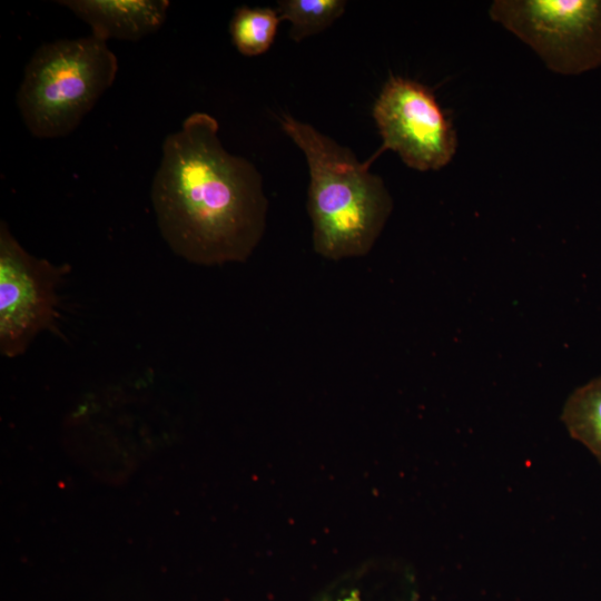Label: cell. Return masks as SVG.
Returning <instances> with one entry per match:
<instances>
[{"label":"cell","instance_id":"cell-1","mask_svg":"<svg viewBox=\"0 0 601 601\" xmlns=\"http://www.w3.org/2000/svg\"><path fill=\"white\" fill-rule=\"evenodd\" d=\"M218 122L194 112L168 135L151 185L159 231L189 263H243L266 229L268 200L254 164L225 150Z\"/></svg>","mask_w":601,"mask_h":601},{"label":"cell","instance_id":"cell-2","mask_svg":"<svg viewBox=\"0 0 601 601\" xmlns=\"http://www.w3.org/2000/svg\"><path fill=\"white\" fill-rule=\"evenodd\" d=\"M280 126L307 161V211L315 253L331 260L367 255L393 209L383 179L349 148L312 125L284 115Z\"/></svg>","mask_w":601,"mask_h":601},{"label":"cell","instance_id":"cell-3","mask_svg":"<svg viewBox=\"0 0 601 601\" xmlns=\"http://www.w3.org/2000/svg\"><path fill=\"white\" fill-rule=\"evenodd\" d=\"M116 55L95 36L62 39L39 47L26 66L17 105L37 138L72 132L111 87Z\"/></svg>","mask_w":601,"mask_h":601},{"label":"cell","instance_id":"cell-4","mask_svg":"<svg viewBox=\"0 0 601 601\" xmlns=\"http://www.w3.org/2000/svg\"><path fill=\"white\" fill-rule=\"evenodd\" d=\"M491 19L561 75L601 66V0H495Z\"/></svg>","mask_w":601,"mask_h":601},{"label":"cell","instance_id":"cell-5","mask_svg":"<svg viewBox=\"0 0 601 601\" xmlns=\"http://www.w3.org/2000/svg\"><path fill=\"white\" fill-rule=\"evenodd\" d=\"M373 117L383 144L365 161L368 167L391 149L413 169L439 170L456 152L457 135L452 118L434 92L418 81L391 76L374 104Z\"/></svg>","mask_w":601,"mask_h":601},{"label":"cell","instance_id":"cell-6","mask_svg":"<svg viewBox=\"0 0 601 601\" xmlns=\"http://www.w3.org/2000/svg\"><path fill=\"white\" fill-rule=\"evenodd\" d=\"M67 266L29 254L0 224V353L22 355L42 331L56 327L57 287Z\"/></svg>","mask_w":601,"mask_h":601},{"label":"cell","instance_id":"cell-7","mask_svg":"<svg viewBox=\"0 0 601 601\" xmlns=\"http://www.w3.org/2000/svg\"><path fill=\"white\" fill-rule=\"evenodd\" d=\"M59 4L88 23L92 36L137 41L156 32L165 22L167 0H65Z\"/></svg>","mask_w":601,"mask_h":601},{"label":"cell","instance_id":"cell-8","mask_svg":"<svg viewBox=\"0 0 601 601\" xmlns=\"http://www.w3.org/2000/svg\"><path fill=\"white\" fill-rule=\"evenodd\" d=\"M316 601H415L413 577L400 561L370 559L334 580Z\"/></svg>","mask_w":601,"mask_h":601},{"label":"cell","instance_id":"cell-9","mask_svg":"<svg viewBox=\"0 0 601 601\" xmlns=\"http://www.w3.org/2000/svg\"><path fill=\"white\" fill-rule=\"evenodd\" d=\"M561 420L569 434L601 464V376L572 392L563 406Z\"/></svg>","mask_w":601,"mask_h":601},{"label":"cell","instance_id":"cell-10","mask_svg":"<svg viewBox=\"0 0 601 601\" xmlns=\"http://www.w3.org/2000/svg\"><path fill=\"white\" fill-rule=\"evenodd\" d=\"M280 21L277 10L272 8L239 7L229 24L233 43L244 56L262 55L274 42Z\"/></svg>","mask_w":601,"mask_h":601},{"label":"cell","instance_id":"cell-11","mask_svg":"<svg viewBox=\"0 0 601 601\" xmlns=\"http://www.w3.org/2000/svg\"><path fill=\"white\" fill-rule=\"evenodd\" d=\"M343 0H282L277 2L280 20L290 22L289 36L295 41L328 28L345 11Z\"/></svg>","mask_w":601,"mask_h":601}]
</instances>
